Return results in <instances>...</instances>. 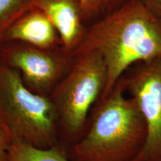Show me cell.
<instances>
[{
  "instance_id": "4fadbf2b",
  "label": "cell",
  "mask_w": 161,
  "mask_h": 161,
  "mask_svg": "<svg viewBox=\"0 0 161 161\" xmlns=\"http://www.w3.org/2000/svg\"><path fill=\"white\" fill-rule=\"evenodd\" d=\"M11 140L6 132L0 127V161H5Z\"/></svg>"
},
{
  "instance_id": "3957f363",
  "label": "cell",
  "mask_w": 161,
  "mask_h": 161,
  "mask_svg": "<svg viewBox=\"0 0 161 161\" xmlns=\"http://www.w3.org/2000/svg\"><path fill=\"white\" fill-rule=\"evenodd\" d=\"M107 80L106 66L99 52H84L75 55L71 69L49 96L57 116L60 144L64 148L84 134Z\"/></svg>"
},
{
  "instance_id": "277c9868",
  "label": "cell",
  "mask_w": 161,
  "mask_h": 161,
  "mask_svg": "<svg viewBox=\"0 0 161 161\" xmlns=\"http://www.w3.org/2000/svg\"><path fill=\"white\" fill-rule=\"evenodd\" d=\"M0 127L11 141L40 148L60 146L57 116L49 96L29 90L19 72L1 61Z\"/></svg>"
},
{
  "instance_id": "7a4b0ae2",
  "label": "cell",
  "mask_w": 161,
  "mask_h": 161,
  "mask_svg": "<svg viewBox=\"0 0 161 161\" xmlns=\"http://www.w3.org/2000/svg\"><path fill=\"white\" fill-rule=\"evenodd\" d=\"M146 138L142 114L119 80L94 106L84 134L65 151L72 161H134Z\"/></svg>"
},
{
  "instance_id": "30bf717a",
  "label": "cell",
  "mask_w": 161,
  "mask_h": 161,
  "mask_svg": "<svg viewBox=\"0 0 161 161\" xmlns=\"http://www.w3.org/2000/svg\"><path fill=\"white\" fill-rule=\"evenodd\" d=\"M42 0H0V45L12 24Z\"/></svg>"
},
{
  "instance_id": "7c38bea8",
  "label": "cell",
  "mask_w": 161,
  "mask_h": 161,
  "mask_svg": "<svg viewBox=\"0 0 161 161\" xmlns=\"http://www.w3.org/2000/svg\"><path fill=\"white\" fill-rule=\"evenodd\" d=\"M140 1L152 15L161 19V0H140Z\"/></svg>"
},
{
  "instance_id": "5b68a950",
  "label": "cell",
  "mask_w": 161,
  "mask_h": 161,
  "mask_svg": "<svg viewBox=\"0 0 161 161\" xmlns=\"http://www.w3.org/2000/svg\"><path fill=\"white\" fill-rule=\"evenodd\" d=\"M75 58V53L62 45L49 49L17 41L0 45V61L19 72L29 90L46 96L69 71Z\"/></svg>"
},
{
  "instance_id": "8fae6325",
  "label": "cell",
  "mask_w": 161,
  "mask_h": 161,
  "mask_svg": "<svg viewBox=\"0 0 161 161\" xmlns=\"http://www.w3.org/2000/svg\"><path fill=\"white\" fill-rule=\"evenodd\" d=\"M82 17L86 25L115 11L126 0H80Z\"/></svg>"
},
{
  "instance_id": "52a82bcc",
  "label": "cell",
  "mask_w": 161,
  "mask_h": 161,
  "mask_svg": "<svg viewBox=\"0 0 161 161\" xmlns=\"http://www.w3.org/2000/svg\"><path fill=\"white\" fill-rule=\"evenodd\" d=\"M37 7L57 30L62 46L75 53L87 29L80 0H42Z\"/></svg>"
},
{
  "instance_id": "9c48e42d",
  "label": "cell",
  "mask_w": 161,
  "mask_h": 161,
  "mask_svg": "<svg viewBox=\"0 0 161 161\" xmlns=\"http://www.w3.org/2000/svg\"><path fill=\"white\" fill-rule=\"evenodd\" d=\"M5 161H72L60 145L40 148L22 141H11Z\"/></svg>"
},
{
  "instance_id": "6da1fadb",
  "label": "cell",
  "mask_w": 161,
  "mask_h": 161,
  "mask_svg": "<svg viewBox=\"0 0 161 161\" xmlns=\"http://www.w3.org/2000/svg\"><path fill=\"white\" fill-rule=\"evenodd\" d=\"M91 50L99 52L106 66L108 80L102 98L130 66L161 55V19L152 15L140 0H126L87 26L75 54Z\"/></svg>"
},
{
  "instance_id": "ba28073f",
  "label": "cell",
  "mask_w": 161,
  "mask_h": 161,
  "mask_svg": "<svg viewBox=\"0 0 161 161\" xmlns=\"http://www.w3.org/2000/svg\"><path fill=\"white\" fill-rule=\"evenodd\" d=\"M9 41L45 49L62 45L57 30L38 7L27 11L12 24L6 32L3 43Z\"/></svg>"
},
{
  "instance_id": "8992f818",
  "label": "cell",
  "mask_w": 161,
  "mask_h": 161,
  "mask_svg": "<svg viewBox=\"0 0 161 161\" xmlns=\"http://www.w3.org/2000/svg\"><path fill=\"white\" fill-rule=\"evenodd\" d=\"M119 80L146 127V142L134 161H161V55L134 64Z\"/></svg>"
}]
</instances>
